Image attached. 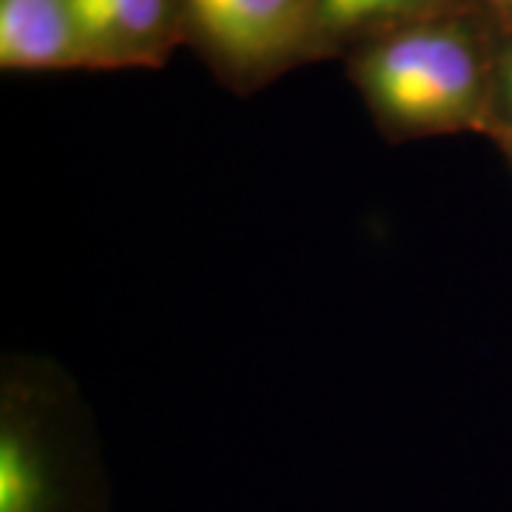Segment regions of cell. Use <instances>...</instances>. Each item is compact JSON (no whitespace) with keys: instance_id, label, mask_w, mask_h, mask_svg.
Wrapping results in <instances>:
<instances>
[{"instance_id":"cell-1","label":"cell","mask_w":512,"mask_h":512,"mask_svg":"<svg viewBox=\"0 0 512 512\" xmlns=\"http://www.w3.org/2000/svg\"><path fill=\"white\" fill-rule=\"evenodd\" d=\"M356 77L373 114L399 134H447L484 111L476 40L456 23L404 26L359 57Z\"/></svg>"},{"instance_id":"cell-2","label":"cell","mask_w":512,"mask_h":512,"mask_svg":"<svg viewBox=\"0 0 512 512\" xmlns=\"http://www.w3.org/2000/svg\"><path fill=\"white\" fill-rule=\"evenodd\" d=\"M0 512H106L92 447L35 404L3 407Z\"/></svg>"},{"instance_id":"cell-3","label":"cell","mask_w":512,"mask_h":512,"mask_svg":"<svg viewBox=\"0 0 512 512\" xmlns=\"http://www.w3.org/2000/svg\"><path fill=\"white\" fill-rule=\"evenodd\" d=\"M202 43L237 72L279 66L319 26L316 0H183Z\"/></svg>"},{"instance_id":"cell-4","label":"cell","mask_w":512,"mask_h":512,"mask_svg":"<svg viewBox=\"0 0 512 512\" xmlns=\"http://www.w3.org/2000/svg\"><path fill=\"white\" fill-rule=\"evenodd\" d=\"M86 66H151L165 57L174 0H69Z\"/></svg>"},{"instance_id":"cell-5","label":"cell","mask_w":512,"mask_h":512,"mask_svg":"<svg viewBox=\"0 0 512 512\" xmlns=\"http://www.w3.org/2000/svg\"><path fill=\"white\" fill-rule=\"evenodd\" d=\"M0 66L49 72L86 66L69 0H0Z\"/></svg>"},{"instance_id":"cell-6","label":"cell","mask_w":512,"mask_h":512,"mask_svg":"<svg viewBox=\"0 0 512 512\" xmlns=\"http://www.w3.org/2000/svg\"><path fill=\"white\" fill-rule=\"evenodd\" d=\"M427 3L430 0H316V18L325 32H350L413 15Z\"/></svg>"},{"instance_id":"cell-7","label":"cell","mask_w":512,"mask_h":512,"mask_svg":"<svg viewBox=\"0 0 512 512\" xmlns=\"http://www.w3.org/2000/svg\"><path fill=\"white\" fill-rule=\"evenodd\" d=\"M498 92L512 117V46L501 55V63H498Z\"/></svg>"},{"instance_id":"cell-8","label":"cell","mask_w":512,"mask_h":512,"mask_svg":"<svg viewBox=\"0 0 512 512\" xmlns=\"http://www.w3.org/2000/svg\"><path fill=\"white\" fill-rule=\"evenodd\" d=\"M504 3H512V0H504Z\"/></svg>"}]
</instances>
